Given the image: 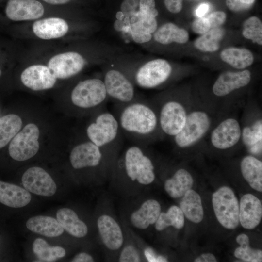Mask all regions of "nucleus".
<instances>
[{
  "instance_id": "f257e3e1",
  "label": "nucleus",
  "mask_w": 262,
  "mask_h": 262,
  "mask_svg": "<svg viewBox=\"0 0 262 262\" xmlns=\"http://www.w3.org/2000/svg\"><path fill=\"white\" fill-rule=\"evenodd\" d=\"M156 112L151 103L140 98L124 104H114L112 113L123 136L146 147L155 139L158 130L162 131Z\"/></svg>"
},
{
  "instance_id": "f03ea898",
  "label": "nucleus",
  "mask_w": 262,
  "mask_h": 262,
  "mask_svg": "<svg viewBox=\"0 0 262 262\" xmlns=\"http://www.w3.org/2000/svg\"><path fill=\"white\" fill-rule=\"evenodd\" d=\"M88 140L98 147L115 153L123 144V135L118 121L106 106L94 113L86 129Z\"/></svg>"
},
{
  "instance_id": "7ed1b4c3",
  "label": "nucleus",
  "mask_w": 262,
  "mask_h": 262,
  "mask_svg": "<svg viewBox=\"0 0 262 262\" xmlns=\"http://www.w3.org/2000/svg\"><path fill=\"white\" fill-rule=\"evenodd\" d=\"M119 162L118 169L132 181L148 185L155 179L154 166L145 146L133 144L127 147Z\"/></svg>"
},
{
  "instance_id": "20e7f679",
  "label": "nucleus",
  "mask_w": 262,
  "mask_h": 262,
  "mask_svg": "<svg viewBox=\"0 0 262 262\" xmlns=\"http://www.w3.org/2000/svg\"><path fill=\"white\" fill-rule=\"evenodd\" d=\"M70 100L75 107L94 112L106 107L108 98L103 80L93 78L79 82L72 89Z\"/></svg>"
},
{
  "instance_id": "39448f33",
  "label": "nucleus",
  "mask_w": 262,
  "mask_h": 262,
  "mask_svg": "<svg viewBox=\"0 0 262 262\" xmlns=\"http://www.w3.org/2000/svg\"><path fill=\"white\" fill-rule=\"evenodd\" d=\"M212 204L217 219L224 228L233 229L239 223V204L233 191L223 186L212 196Z\"/></svg>"
},
{
  "instance_id": "423d86ee",
  "label": "nucleus",
  "mask_w": 262,
  "mask_h": 262,
  "mask_svg": "<svg viewBox=\"0 0 262 262\" xmlns=\"http://www.w3.org/2000/svg\"><path fill=\"white\" fill-rule=\"evenodd\" d=\"M103 81L108 100L114 104H124L141 98L137 96L132 81L121 71L115 69L107 70Z\"/></svg>"
},
{
  "instance_id": "0eeeda50",
  "label": "nucleus",
  "mask_w": 262,
  "mask_h": 262,
  "mask_svg": "<svg viewBox=\"0 0 262 262\" xmlns=\"http://www.w3.org/2000/svg\"><path fill=\"white\" fill-rule=\"evenodd\" d=\"M115 153L101 148L87 140L81 142L71 149L69 160L72 167L75 169L95 168L105 164V161L113 157Z\"/></svg>"
},
{
  "instance_id": "6e6552de",
  "label": "nucleus",
  "mask_w": 262,
  "mask_h": 262,
  "mask_svg": "<svg viewBox=\"0 0 262 262\" xmlns=\"http://www.w3.org/2000/svg\"><path fill=\"white\" fill-rule=\"evenodd\" d=\"M170 64L163 59H156L147 62L133 74V82L143 88H153L165 82L172 73Z\"/></svg>"
},
{
  "instance_id": "1a4fd4ad",
  "label": "nucleus",
  "mask_w": 262,
  "mask_h": 262,
  "mask_svg": "<svg viewBox=\"0 0 262 262\" xmlns=\"http://www.w3.org/2000/svg\"><path fill=\"white\" fill-rule=\"evenodd\" d=\"M39 136L37 126L33 123L28 124L11 141L9 147L10 156L18 161L31 158L39 150Z\"/></svg>"
},
{
  "instance_id": "9d476101",
  "label": "nucleus",
  "mask_w": 262,
  "mask_h": 262,
  "mask_svg": "<svg viewBox=\"0 0 262 262\" xmlns=\"http://www.w3.org/2000/svg\"><path fill=\"white\" fill-rule=\"evenodd\" d=\"M211 124L209 115L203 111H194L187 116L182 129L174 137L176 145L184 148L194 144L208 130Z\"/></svg>"
},
{
  "instance_id": "9b49d317",
  "label": "nucleus",
  "mask_w": 262,
  "mask_h": 262,
  "mask_svg": "<svg viewBox=\"0 0 262 262\" xmlns=\"http://www.w3.org/2000/svg\"><path fill=\"white\" fill-rule=\"evenodd\" d=\"M159 112L160 126L165 134L174 136L183 128L187 115L184 106L174 99L161 103Z\"/></svg>"
},
{
  "instance_id": "f8f14e48",
  "label": "nucleus",
  "mask_w": 262,
  "mask_h": 262,
  "mask_svg": "<svg viewBox=\"0 0 262 262\" xmlns=\"http://www.w3.org/2000/svg\"><path fill=\"white\" fill-rule=\"evenodd\" d=\"M49 7L38 0H7L4 11L11 21H31L42 18Z\"/></svg>"
},
{
  "instance_id": "ddd939ff",
  "label": "nucleus",
  "mask_w": 262,
  "mask_h": 262,
  "mask_svg": "<svg viewBox=\"0 0 262 262\" xmlns=\"http://www.w3.org/2000/svg\"><path fill=\"white\" fill-rule=\"evenodd\" d=\"M85 63L81 54L67 51L52 56L47 66L56 79H66L79 74L83 69Z\"/></svg>"
},
{
  "instance_id": "4468645a",
  "label": "nucleus",
  "mask_w": 262,
  "mask_h": 262,
  "mask_svg": "<svg viewBox=\"0 0 262 262\" xmlns=\"http://www.w3.org/2000/svg\"><path fill=\"white\" fill-rule=\"evenodd\" d=\"M22 183L28 191L40 196H50L57 190L56 184L52 177L38 166L29 168L24 172Z\"/></svg>"
},
{
  "instance_id": "2eb2a0df",
  "label": "nucleus",
  "mask_w": 262,
  "mask_h": 262,
  "mask_svg": "<svg viewBox=\"0 0 262 262\" xmlns=\"http://www.w3.org/2000/svg\"><path fill=\"white\" fill-rule=\"evenodd\" d=\"M20 79L25 86L34 91L53 87L57 79L48 66L42 64L33 65L26 68L21 73Z\"/></svg>"
},
{
  "instance_id": "dca6fc26",
  "label": "nucleus",
  "mask_w": 262,
  "mask_h": 262,
  "mask_svg": "<svg viewBox=\"0 0 262 262\" xmlns=\"http://www.w3.org/2000/svg\"><path fill=\"white\" fill-rule=\"evenodd\" d=\"M241 135V128L238 121L234 118H228L213 130L211 140L215 147L225 149L236 144Z\"/></svg>"
},
{
  "instance_id": "f3484780",
  "label": "nucleus",
  "mask_w": 262,
  "mask_h": 262,
  "mask_svg": "<svg viewBox=\"0 0 262 262\" xmlns=\"http://www.w3.org/2000/svg\"><path fill=\"white\" fill-rule=\"evenodd\" d=\"M69 25L64 18L50 16L35 20L32 26L33 33L43 40H53L65 36L69 31Z\"/></svg>"
},
{
  "instance_id": "a211bd4d",
  "label": "nucleus",
  "mask_w": 262,
  "mask_h": 262,
  "mask_svg": "<svg viewBox=\"0 0 262 262\" xmlns=\"http://www.w3.org/2000/svg\"><path fill=\"white\" fill-rule=\"evenodd\" d=\"M262 217V206L260 200L251 194L242 196L239 205V220L242 226L248 229L256 228Z\"/></svg>"
},
{
  "instance_id": "6ab92c4d",
  "label": "nucleus",
  "mask_w": 262,
  "mask_h": 262,
  "mask_svg": "<svg viewBox=\"0 0 262 262\" xmlns=\"http://www.w3.org/2000/svg\"><path fill=\"white\" fill-rule=\"evenodd\" d=\"M251 80L248 70L237 72L226 71L217 79L213 86V91L217 96H226L232 91L247 85Z\"/></svg>"
},
{
  "instance_id": "aec40b11",
  "label": "nucleus",
  "mask_w": 262,
  "mask_h": 262,
  "mask_svg": "<svg viewBox=\"0 0 262 262\" xmlns=\"http://www.w3.org/2000/svg\"><path fill=\"white\" fill-rule=\"evenodd\" d=\"M97 225L102 241L108 249L115 250L121 247L123 243L122 231L113 217L102 215L98 219Z\"/></svg>"
},
{
  "instance_id": "412c9836",
  "label": "nucleus",
  "mask_w": 262,
  "mask_h": 262,
  "mask_svg": "<svg viewBox=\"0 0 262 262\" xmlns=\"http://www.w3.org/2000/svg\"><path fill=\"white\" fill-rule=\"evenodd\" d=\"M161 213V206L156 200L145 201L130 216L131 224L136 228L144 229L155 223Z\"/></svg>"
},
{
  "instance_id": "4be33fe9",
  "label": "nucleus",
  "mask_w": 262,
  "mask_h": 262,
  "mask_svg": "<svg viewBox=\"0 0 262 262\" xmlns=\"http://www.w3.org/2000/svg\"><path fill=\"white\" fill-rule=\"evenodd\" d=\"M31 195L26 189L18 185L0 181V202L12 208H21L28 205Z\"/></svg>"
},
{
  "instance_id": "5701e85b",
  "label": "nucleus",
  "mask_w": 262,
  "mask_h": 262,
  "mask_svg": "<svg viewBox=\"0 0 262 262\" xmlns=\"http://www.w3.org/2000/svg\"><path fill=\"white\" fill-rule=\"evenodd\" d=\"M26 225L31 231L49 237L59 236L64 231L57 219L48 216L32 217L27 220Z\"/></svg>"
},
{
  "instance_id": "b1692460",
  "label": "nucleus",
  "mask_w": 262,
  "mask_h": 262,
  "mask_svg": "<svg viewBox=\"0 0 262 262\" xmlns=\"http://www.w3.org/2000/svg\"><path fill=\"white\" fill-rule=\"evenodd\" d=\"M56 218L63 228L73 236L82 238L88 233L85 223L79 218L72 209L67 208L59 209L56 213Z\"/></svg>"
},
{
  "instance_id": "393cba45",
  "label": "nucleus",
  "mask_w": 262,
  "mask_h": 262,
  "mask_svg": "<svg viewBox=\"0 0 262 262\" xmlns=\"http://www.w3.org/2000/svg\"><path fill=\"white\" fill-rule=\"evenodd\" d=\"M194 183L191 175L184 169L177 170L173 176L166 180L164 189L172 198L182 197L191 189Z\"/></svg>"
},
{
  "instance_id": "a878e982",
  "label": "nucleus",
  "mask_w": 262,
  "mask_h": 262,
  "mask_svg": "<svg viewBox=\"0 0 262 262\" xmlns=\"http://www.w3.org/2000/svg\"><path fill=\"white\" fill-rule=\"evenodd\" d=\"M241 171L245 180L254 190L262 191V162L252 156H246L242 160Z\"/></svg>"
},
{
  "instance_id": "bb28decb",
  "label": "nucleus",
  "mask_w": 262,
  "mask_h": 262,
  "mask_svg": "<svg viewBox=\"0 0 262 262\" xmlns=\"http://www.w3.org/2000/svg\"><path fill=\"white\" fill-rule=\"evenodd\" d=\"M182 196L180 208L184 215L192 222H200L203 218L204 212L199 195L190 189Z\"/></svg>"
},
{
  "instance_id": "cd10ccee",
  "label": "nucleus",
  "mask_w": 262,
  "mask_h": 262,
  "mask_svg": "<svg viewBox=\"0 0 262 262\" xmlns=\"http://www.w3.org/2000/svg\"><path fill=\"white\" fill-rule=\"evenodd\" d=\"M154 38L156 41L162 44H169L173 42L184 44L189 38L188 32L176 24L168 22L161 26L155 32Z\"/></svg>"
},
{
  "instance_id": "c85d7f7f",
  "label": "nucleus",
  "mask_w": 262,
  "mask_h": 262,
  "mask_svg": "<svg viewBox=\"0 0 262 262\" xmlns=\"http://www.w3.org/2000/svg\"><path fill=\"white\" fill-rule=\"evenodd\" d=\"M220 58L224 62L237 69H244L251 66L254 61L253 53L243 48L229 47L223 49Z\"/></svg>"
},
{
  "instance_id": "c756f323",
  "label": "nucleus",
  "mask_w": 262,
  "mask_h": 262,
  "mask_svg": "<svg viewBox=\"0 0 262 262\" xmlns=\"http://www.w3.org/2000/svg\"><path fill=\"white\" fill-rule=\"evenodd\" d=\"M225 34V30L220 27L211 29L196 39L194 46L202 51H216L219 49Z\"/></svg>"
},
{
  "instance_id": "7c9ffc66",
  "label": "nucleus",
  "mask_w": 262,
  "mask_h": 262,
  "mask_svg": "<svg viewBox=\"0 0 262 262\" xmlns=\"http://www.w3.org/2000/svg\"><path fill=\"white\" fill-rule=\"evenodd\" d=\"M22 123L20 117L15 114L0 118V148L5 147L17 134Z\"/></svg>"
},
{
  "instance_id": "2f4dec72",
  "label": "nucleus",
  "mask_w": 262,
  "mask_h": 262,
  "mask_svg": "<svg viewBox=\"0 0 262 262\" xmlns=\"http://www.w3.org/2000/svg\"><path fill=\"white\" fill-rule=\"evenodd\" d=\"M33 252L41 262H53L64 257L66 250L59 246H50L42 238L36 239L33 244Z\"/></svg>"
},
{
  "instance_id": "473e14b6",
  "label": "nucleus",
  "mask_w": 262,
  "mask_h": 262,
  "mask_svg": "<svg viewBox=\"0 0 262 262\" xmlns=\"http://www.w3.org/2000/svg\"><path fill=\"white\" fill-rule=\"evenodd\" d=\"M184 224V215L181 209L177 206H171L166 213H161L155 222V228L162 231L169 226L181 229Z\"/></svg>"
},
{
  "instance_id": "72a5a7b5",
  "label": "nucleus",
  "mask_w": 262,
  "mask_h": 262,
  "mask_svg": "<svg viewBox=\"0 0 262 262\" xmlns=\"http://www.w3.org/2000/svg\"><path fill=\"white\" fill-rule=\"evenodd\" d=\"M236 242L240 246L236 248L234 255L237 258L248 262H261L262 251L261 250L253 249L249 246L248 236L242 233L236 237Z\"/></svg>"
},
{
  "instance_id": "f704fd0d",
  "label": "nucleus",
  "mask_w": 262,
  "mask_h": 262,
  "mask_svg": "<svg viewBox=\"0 0 262 262\" xmlns=\"http://www.w3.org/2000/svg\"><path fill=\"white\" fill-rule=\"evenodd\" d=\"M243 36L254 43L262 44V23L257 16H253L246 19L243 24Z\"/></svg>"
},
{
  "instance_id": "c9c22d12",
  "label": "nucleus",
  "mask_w": 262,
  "mask_h": 262,
  "mask_svg": "<svg viewBox=\"0 0 262 262\" xmlns=\"http://www.w3.org/2000/svg\"><path fill=\"white\" fill-rule=\"evenodd\" d=\"M137 20L131 25V33L151 34L157 28L156 17L149 16H138Z\"/></svg>"
},
{
  "instance_id": "e433bc0d",
  "label": "nucleus",
  "mask_w": 262,
  "mask_h": 262,
  "mask_svg": "<svg viewBox=\"0 0 262 262\" xmlns=\"http://www.w3.org/2000/svg\"><path fill=\"white\" fill-rule=\"evenodd\" d=\"M244 143L248 146H252L262 141V122L258 120L252 126L246 127L242 131Z\"/></svg>"
},
{
  "instance_id": "4c0bfd02",
  "label": "nucleus",
  "mask_w": 262,
  "mask_h": 262,
  "mask_svg": "<svg viewBox=\"0 0 262 262\" xmlns=\"http://www.w3.org/2000/svg\"><path fill=\"white\" fill-rule=\"evenodd\" d=\"M119 261L120 262H138L140 261V258L134 247L128 246L122 250Z\"/></svg>"
},
{
  "instance_id": "58836bf2",
  "label": "nucleus",
  "mask_w": 262,
  "mask_h": 262,
  "mask_svg": "<svg viewBox=\"0 0 262 262\" xmlns=\"http://www.w3.org/2000/svg\"><path fill=\"white\" fill-rule=\"evenodd\" d=\"M211 29L220 27L226 20V14L221 11H217L211 13L206 16Z\"/></svg>"
},
{
  "instance_id": "ea45409f",
  "label": "nucleus",
  "mask_w": 262,
  "mask_h": 262,
  "mask_svg": "<svg viewBox=\"0 0 262 262\" xmlns=\"http://www.w3.org/2000/svg\"><path fill=\"white\" fill-rule=\"evenodd\" d=\"M42 2L56 7L69 6L73 4H86L87 0H38Z\"/></svg>"
},
{
  "instance_id": "a19ab883",
  "label": "nucleus",
  "mask_w": 262,
  "mask_h": 262,
  "mask_svg": "<svg viewBox=\"0 0 262 262\" xmlns=\"http://www.w3.org/2000/svg\"><path fill=\"white\" fill-rule=\"evenodd\" d=\"M192 28L196 33L202 34L211 29L206 17H198L192 23Z\"/></svg>"
},
{
  "instance_id": "79ce46f5",
  "label": "nucleus",
  "mask_w": 262,
  "mask_h": 262,
  "mask_svg": "<svg viewBox=\"0 0 262 262\" xmlns=\"http://www.w3.org/2000/svg\"><path fill=\"white\" fill-rule=\"evenodd\" d=\"M183 0H163L166 9L170 13L177 14L180 13L183 7Z\"/></svg>"
},
{
  "instance_id": "37998d69",
  "label": "nucleus",
  "mask_w": 262,
  "mask_h": 262,
  "mask_svg": "<svg viewBox=\"0 0 262 262\" xmlns=\"http://www.w3.org/2000/svg\"><path fill=\"white\" fill-rule=\"evenodd\" d=\"M227 7L233 12H240L251 7L244 3L242 0H226Z\"/></svg>"
},
{
  "instance_id": "c03bdc74",
  "label": "nucleus",
  "mask_w": 262,
  "mask_h": 262,
  "mask_svg": "<svg viewBox=\"0 0 262 262\" xmlns=\"http://www.w3.org/2000/svg\"><path fill=\"white\" fill-rule=\"evenodd\" d=\"M72 262H92L94 259L92 256L85 252L77 254L71 260Z\"/></svg>"
},
{
  "instance_id": "a18cd8bd",
  "label": "nucleus",
  "mask_w": 262,
  "mask_h": 262,
  "mask_svg": "<svg viewBox=\"0 0 262 262\" xmlns=\"http://www.w3.org/2000/svg\"><path fill=\"white\" fill-rule=\"evenodd\" d=\"M133 40L138 43H144L148 42L152 38L151 34H138L131 33Z\"/></svg>"
},
{
  "instance_id": "49530a36",
  "label": "nucleus",
  "mask_w": 262,
  "mask_h": 262,
  "mask_svg": "<svg viewBox=\"0 0 262 262\" xmlns=\"http://www.w3.org/2000/svg\"><path fill=\"white\" fill-rule=\"evenodd\" d=\"M195 262H216L217 260L215 256L212 253H203L197 257L194 261Z\"/></svg>"
},
{
  "instance_id": "de8ad7c7",
  "label": "nucleus",
  "mask_w": 262,
  "mask_h": 262,
  "mask_svg": "<svg viewBox=\"0 0 262 262\" xmlns=\"http://www.w3.org/2000/svg\"><path fill=\"white\" fill-rule=\"evenodd\" d=\"M209 9L208 4L203 3L200 4L196 10V15L198 17H201L207 13Z\"/></svg>"
},
{
  "instance_id": "09e8293b",
  "label": "nucleus",
  "mask_w": 262,
  "mask_h": 262,
  "mask_svg": "<svg viewBox=\"0 0 262 262\" xmlns=\"http://www.w3.org/2000/svg\"><path fill=\"white\" fill-rule=\"evenodd\" d=\"M145 255L148 262H156L157 256L151 248H147L145 251Z\"/></svg>"
},
{
  "instance_id": "8fccbe9b",
  "label": "nucleus",
  "mask_w": 262,
  "mask_h": 262,
  "mask_svg": "<svg viewBox=\"0 0 262 262\" xmlns=\"http://www.w3.org/2000/svg\"><path fill=\"white\" fill-rule=\"evenodd\" d=\"M167 262V259L164 256H158L156 258V262Z\"/></svg>"
},
{
  "instance_id": "3c124183",
  "label": "nucleus",
  "mask_w": 262,
  "mask_h": 262,
  "mask_svg": "<svg viewBox=\"0 0 262 262\" xmlns=\"http://www.w3.org/2000/svg\"><path fill=\"white\" fill-rule=\"evenodd\" d=\"M244 3L251 7L256 0H242Z\"/></svg>"
},
{
  "instance_id": "603ef678",
  "label": "nucleus",
  "mask_w": 262,
  "mask_h": 262,
  "mask_svg": "<svg viewBox=\"0 0 262 262\" xmlns=\"http://www.w3.org/2000/svg\"><path fill=\"white\" fill-rule=\"evenodd\" d=\"M1 74H2V72H1V69L0 68V78L1 76Z\"/></svg>"
}]
</instances>
